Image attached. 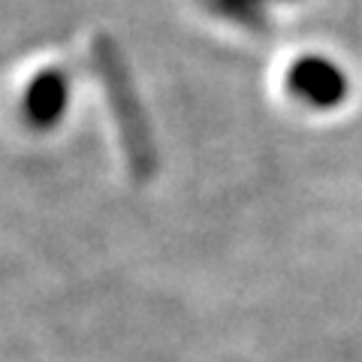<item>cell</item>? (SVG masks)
Returning <instances> with one entry per match:
<instances>
[{"mask_svg": "<svg viewBox=\"0 0 362 362\" xmlns=\"http://www.w3.org/2000/svg\"><path fill=\"white\" fill-rule=\"evenodd\" d=\"M94 64L109 94V106L118 121V133L124 139V151H127V163L133 169V175L139 181L151 178L157 169V148L151 139L148 118H145V109L139 103V97H136V88L130 82L127 64H124L118 45L106 37H100L94 42Z\"/></svg>", "mask_w": 362, "mask_h": 362, "instance_id": "cell-1", "label": "cell"}, {"mask_svg": "<svg viewBox=\"0 0 362 362\" xmlns=\"http://www.w3.org/2000/svg\"><path fill=\"white\" fill-rule=\"evenodd\" d=\"M287 94L296 103L326 112L341 106L350 94V78L335 61L323 58V54H302L287 66L284 76Z\"/></svg>", "mask_w": 362, "mask_h": 362, "instance_id": "cell-2", "label": "cell"}, {"mask_svg": "<svg viewBox=\"0 0 362 362\" xmlns=\"http://www.w3.org/2000/svg\"><path fill=\"white\" fill-rule=\"evenodd\" d=\"M70 109V76L61 66L40 70L21 97V118L33 130H54Z\"/></svg>", "mask_w": 362, "mask_h": 362, "instance_id": "cell-3", "label": "cell"}, {"mask_svg": "<svg viewBox=\"0 0 362 362\" xmlns=\"http://www.w3.org/2000/svg\"><path fill=\"white\" fill-rule=\"evenodd\" d=\"M209 9H214L221 18L233 21L247 30H266L269 16L263 9V0H206Z\"/></svg>", "mask_w": 362, "mask_h": 362, "instance_id": "cell-4", "label": "cell"}, {"mask_svg": "<svg viewBox=\"0 0 362 362\" xmlns=\"http://www.w3.org/2000/svg\"><path fill=\"white\" fill-rule=\"evenodd\" d=\"M281 4H290V0H281Z\"/></svg>", "mask_w": 362, "mask_h": 362, "instance_id": "cell-5", "label": "cell"}]
</instances>
